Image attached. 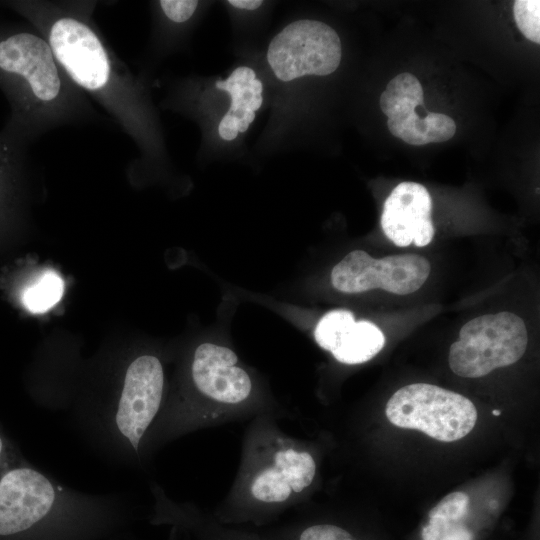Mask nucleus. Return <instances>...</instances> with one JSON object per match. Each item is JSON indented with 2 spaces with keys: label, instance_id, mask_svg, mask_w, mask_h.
<instances>
[{
  "label": "nucleus",
  "instance_id": "obj_1",
  "mask_svg": "<svg viewBox=\"0 0 540 540\" xmlns=\"http://www.w3.org/2000/svg\"><path fill=\"white\" fill-rule=\"evenodd\" d=\"M58 63L48 41L28 31L0 29V84L9 94L16 120L33 104L50 103L61 92Z\"/></svg>",
  "mask_w": 540,
  "mask_h": 540
},
{
  "label": "nucleus",
  "instance_id": "obj_2",
  "mask_svg": "<svg viewBox=\"0 0 540 540\" xmlns=\"http://www.w3.org/2000/svg\"><path fill=\"white\" fill-rule=\"evenodd\" d=\"M528 344L526 325L512 312L486 314L465 323L448 354L451 370L464 378L483 377L517 362Z\"/></svg>",
  "mask_w": 540,
  "mask_h": 540
},
{
  "label": "nucleus",
  "instance_id": "obj_3",
  "mask_svg": "<svg viewBox=\"0 0 540 540\" xmlns=\"http://www.w3.org/2000/svg\"><path fill=\"white\" fill-rule=\"evenodd\" d=\"M385 413L393 425L419 430L442 442L462 439L477 421L476 407L467 397L427 383L398 389Z\"/></svg>",
  "mask_w": 540,
  "mask_h": 540
},
{
  "label": "nucleus",
  "instance_id": "obj_4",
  "mask_svg": "<svg viewBox=\"0 0 540 540\" xmlns=\"http://www.w3.org/2000/svg\"><path fill=\"white\" fill-rule=\"evenodd\" d=\"M341 59L342 43L337 32L314 19L290 22L270 40L266 51L269 69L282 83L332 74Z\"/></svg>",
  "mask_w": 540,
  "mask_h": 540
},
{
  "label": "nucleus",
  "instance_id": "obj_5",
  "mask_svg": "<svg viewBox=\"0 0 540 540\" xmlns=\"http://www.w3.org/2000/svg\"><path fill=\"white\" fill-rule=\"evenodd\" d=\"M430 271L429 261L417 254L374 259L365 251L354 250L333 267L331 283L343 293L380 288L393 294L407 295L424 285Z\"/></svg>",
  "mask_w": 540,
  "mask_h": 540
},
{
  "label": "nucleus",
  "instance_id": "obj_6",
  "mask_svg": "<svg viewBox=\"0 0 540 540\" xmlns=\"http://www.w3.org/2000/svg\"><path fill=\"white\" fill-rule=\"evenodd\" d=\"M48 43L57 63L77 85L92 92L109 85L111 67L107 51L87 24L61 17L51 25Z\"/></svg>",
  "mask_w": 540,
  "mask_h": 540
},
{
  "label": "nucleus",
  "instance_id": "obj_7",
  "mask_svg": "<svg viewBox=\"0 0 540 540\" xmlns=\"http://www.w3.org/2000/svg\"><path fill=\"white\" fill-rule=\"evenodd\" d=\"M55 492L41 473L19 468L0 480V537L27 533L36 528L51 512Z\"/></svg>",
  "mask_w": 540,
  "mask_h": 540
},
{
  "label": "nucleus",
  "instance_id": "obj_8",
  "mask_svg": "<svg viewBox=\"0 0 540 540\" xmlns=\"http://www.w3.org/2000/svg\"><path fill=\"white\" fill-rule=\"evenodd\" d=\"M163 386V368L155 356H140L129 365L116 412V425L135 450L159 410Z\"/></svg>",
  "mask_w": 540,
  "mask_h": 540
},
{
  "label": "nucleus",
  "instance_id": "obj_9",
  "mask_svg": "<svg viewBox=\"0 0 540 540\" xmlns=\"http://www.w3.org/2000/svg\"><path fill=\"white\" fill-rule=\"evenodd\" d=\"M381 227L386 237L398 247L411 243L428 245L435 234L432 199L423 185L404 181L389 194L383 205Z\"/></svg>",
  "mask_w": 540,
  "mask_h": 540
},
{
  "label": "nucleus",
  "instance_id": "obj_10",
  "mask_svg": "<svg viewBox=\"0 0 540 540\" xmlns=\"http://www.w3.org/2000/svg\"><path fill=\"white\" fill-rule=\"evenodd\" d=\"M314 337L337 361L351 365L371 360L385 345V336L377 325L366 320L356 322L346 309L326 313L316 325Z\"/></svg>",
  "mask_w": 540,
  "mask_h": 540
},
{
  "label": "nucleus",
  "instance_id": "obj_11",
  "mask_svg": "<svg viewBox=\"0 0 540 540\" xmlns=\"http://www.w3.org/2000/svg\"><path fill=\"white\" fill-rule=\"evenodd\" d=\"M238 357L229 348L203 343L195 351L192 377L205 396L225 404H237L248 398L252 382L245 370L237 366Z\"/></svg>",
  "mask_w": 540,
  "mask_h": 540
},
{
  "label": "nucleus",
  "instance_id": "obj_12",
  "mask_svg": "<svg viewBox=\"0 0 540 540\" xmlns=\"http://www.w3.org/2000/svg\"><path fill=\"white\" fill-rule=\"evenodd\" d=\"M216 87L224 91L230 100L227 111L218 122L217 133L224 141H233L245 133L256 118L264 100V86L255 70L238 66Z\"/></svg>",
  "mask_w": 540,
  "mask_h": 540
},
{
  "label": "nucleus",
  "instance_id": "obj_13",
  "mask_svg": "<svg viewBox=\"0 0 540 540\" xmlns=\"http://www.w3.org/2000/svg\"><path fill=\"white\" fill-rule=\"evenodd\" d=\"M273 463L255 477L251 486L252 495L262 502H283L293 492H302L312 483L316 473V463L305 451L280 450Z\"/></svg>",
  "mask_w": 540,
  "mask_h": 540
},
{
  "label": "nucleus",
  "instance_id": "obj_14",
  "mask_svg": "<svg viewBox=\"0 0 540 540\" xmlns=\"http://www.w3.org/2000/svg\"><path fill=\"white\" fill-rule=\"evenodd\" d=\"M387 126L393 136L416 146L445 142L456 132V124L451 117L431 112L421 118L415 111L400 120H387Z\"/></svg>",
  "mask_w": 540,
  "mask_h": 540
},
{
  "label": "nucleus",
  "instance_id": "obj_15",
  "mask_svg": "<svg viewBox=\"0 0 540 540\" xmlns=\"http://www.w3.org/2000/svg\"><path fill=\"white\" fill-rule=\"evenodd\" d=\"M423 88L416 76L401 73L387 85L380 97V108L388 120H400L423 104Z\"/></svg>",
  "mask_w": 540,
  "mask_h": 540
},
{
  "label": "nucleus",
  "instance_id": "obj_16",
  "mask_svg": "<svg viewBox=\"0 0 540 540\" xmlns=\"http://www.w3.org/2000/svg\"><path fill=\"white\" fill-rule=\"evenodd\" d=\"M63 280L53 271H46L26 288L22 303L32 313H42L54 306L62 297Z\"/></svg>",
  "mask_w": 540,
  "mask_h": 540
},
{
  "label": "nucleus",
  "instance_id": "obj_17",
  "mask_svg": "<svg viewBox=\"0 0 540 540\" xmlns=\"http://www.w3.org/2000/svg\"><path fill=\"white\" fill-rule=\"evenodd\" d=\"M513 15L520 32L530 41L540 43V1L516 0Z\"/></svg>",
  "mask_w": 540,
  "mask_h": 540
},
{
  "label": "nucleus",
  "instance_id": "obj_18",
  "mask_svg": "<svg viewBox=\"0 0 540 540\" xmlns=\"http://www.w3.org/2000/svg\"><path fill=\"white\" fill-rule=\"evenodd\" d=\"M469 497L464 492H452L446 495L429 512L430 518H441L451 522H458L467 513Z\"/></svg>",
  "mask_w": 540,
  "mask_h": 540
},
{
  "label": "nucleus",
  "instance_id": "obj_19",
  "mask_svg": "<svg viewBox=\"0 0 540 540\" xmlns=\"http://www.w3.org/2000/svg\"><path fill=\"white\" fill-rule=\"evenodd\" d=\"M198 1L162 0L159 5L165 16L173 22L182 23L189 20L198 7Z\"/></svg>",
  "mask_w": 540,
  "mask_h": 540
},
{
  "label": "nucleus",
  "instance_id": "obj_20",
  "mask_svg": "<svg viewBox=\"0 0 540 540\" xmlns=\"http://www.w3.org/2000/svg\"><path fill=\"white\" fill-rule=\"evenodd\" d=\"M300 540H353L351 535L341 527L320 524L305 529Z\"/></svg>",
  "mask_w": 540,
  "mask_h": 540
},
{
  "label": "nucleus",
  "instance_id": "obj_21",
  "mask_svg": "<svg viewBox=\"0 0 540 540\" xmlns=\"http://www.w3.org/2000/svg\"><path fill=\"white\" fill-rule=\"evenodd\" d=\"M439 540H473V535L465 527L453 522Z\"/></svg>",
  "mask_w": 540,
  "mask_h": 540
},
{
  "label": "nucleus",
  "instance_id": "obj_22",
  "mask_svg": "<svg viewBox=\"0 0 540 540\" xmlns=\"http://www.w3.org/2000/svg\"><path fill=\"white\" fill-rule=\"evenodd\" d=\"M231 7L239 10L254 11L262 6L263 1L260 0H229L227 2Z\"/></svg>",
  "mask_w": 540,
  "mask_h": 540
},
{
  "label": "nucleus",
  "instance_id": "obj_23",
  "mask_svg": "<svg viewBox=\"0 0 540 540\" xmlns=\"http://www.w3.org/2000/svg\"><path fill=\"white\" fill-rule=\"evenodd\" d=\"M492 413H493L494 416H499L500 415L499 410H493Z\"/></svg>",
  "mask_w": 540,
  "mask_h": 540
},
{
  "label": "nucleus",
  "instance_id": "obj_24",
  "mask_svg": "<svg viewBox=\"0 0 540 540\" xmlns=\"http://www.w3.org/2000/svg\"><path fill=\"white\" fill-rule=\"evenodd\" d=\"M2 446H3L2 440H1V438H0V452H1V450H2Z\"/></svg>",
  "mask_w": 540,
  "mask_h": 540
}]
</instances>
